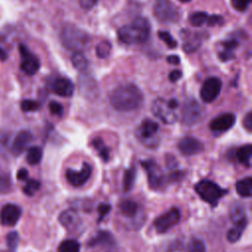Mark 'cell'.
Segmentation results:
<instances>
[{
	"label": "cell",
	"mask_w": 252,
	"mask_h": 252,
	"mask_svg": "<svg viewBox=\"0 0 252 252\" xmlns=\"http://www.w3.org/2000/svg\"><path fill=\"white\" fill-rule=\"evenodd\" d=\"M0 59H1L2 61L7 59V53H6L2 48H0Z\"/></svg>",
	"instance_id": "52"
},
{
	"label": "cell",
	"mask_w": 252,
	"mask_h": 252,
	"mask_svg": "<svg viewBox=\"0 0 252 252\" xmlns=\"http://www.w3.org/2000/svg\"><path fill=\"white\" fill-rule=\"evenodd\" d=\"M230 219L233 224L237 223H247V217L245 213V209L240 203H235L230 209Z\"/></svg>",
	"instance_id": "24"
},
{
	"label": "cell",
	"mask_w": 252,
	"mask_h": 252,
	"mask_svg": "<svg viewBox=\"0 0 252 252\" xmlns=\"http://www.w3.org/2000/svg\"><path fill=\"white\" fill-rule=\"evenodd\" d=\"M235 121H236V117L234 113H231V112L222 113L215 117L210 122V129L214 134L220 135L228 131L234 125Z\"/></svg>",
	"instance_id": "14"
},
{
	"label": "cell",
	"mask_w": 252,
	"mask_h": 252,
	"mask_svg": "<svg viewBox=\"0 0 252 252\" xmlns=\"http://www.w3.org/2000/svg\"><path fill=\"white\" fill-rule=\"evenodd\" d=\"M12 185L10 178L7 175L0 176V193H7L10 191Z\"/></svg>",
	"instance_id": "42"
},
{
	"label": "cell",
	"mask_w": 252,
	"mask_h": 252,
	"mask_svg": "<svg viewBox=\"0 0 252 252\" xmlns=\"http://www.w3.org/2000/svg\"><path fill=\"white\" fill-rule=\"evenodd\" d=\"M158 35L169 48H172V49L176 48L177 42H176V40L172 37V35L168 32H166V31H159L158 32Z\"/></svg>",
	"instance_id": "37"
},
{
	"label": "cell",
	"mask_w": 252,
	"mask_h": 252,
	"mask_svg": "<svg viewBox=\"0 0 252 252\" xmlns=\"http://www.w3.org/2000/svg\"><path fill=\"white\" fill-rule=\"evenodd\" d=\"M71 62L73 66L79 71H85L88 68L89 62L87 57L82 51H75L71 56Z\"/></svg>",
	"instance_id": "28"
},
{
	"label": "cell",
	"mask_w": 252,
	"mask_h": 252,
	"mask_svg": "<svg viewBox=\"0 0 252 252\" xmlns=\"http://www.w3.org/2000/svg\"><path fill=\"white\" fill-rule=\"evenodd\" d=\"M40 104L32 99H25L21 102V108L25 112H30V111H35L39 109Z\"/></svg>",
	"instance_id": "39"
},
{
	"label": "cell",
	"mask_w": 252,
	"mask_h": 252,
	"mask_svg": "<svg viewBox=\"0 0 252 252\" xmlns=\"http://www.w3.org/2000/svg\"><path fill=\"white\" fill-rule=\"evenodd\" d=\"M51 89L52 92L59 96L70 97L74 94L75 86L70 79L65 77H58L53 81Z\"/></svg>",
	"instance_id": "18"
},
{
	"label": "cell",
	"mask_w": 252,
	"mask_h": 252,
	"mask_svg": "<svg viewBox=\"0 0 252 252\" xmlns=\"http://www.w3.org/2000/svg\"><path fill=\"white\" fill-rule=\"evenodd\" d=\"M166 61L170 64H173V65H178L180 63V58L178 55H175V54H172V55H169L167 56L166 58Z\"/></svg>",
	"instance_id": "50"
},
{
	"label": "cell",
	"mask_w": 252,
	"mask_h": 252,
	"mask_svg": "<svg viewBox=\"0 0 252 252\" xmlns=\"http://www.w3.org/2000/svg\"><path fill=\"white\" fill-rule=\"evenodd\" d=\"M186 247L189 252H206V245L204 241L198 237H192Z\"/></svg>",
	"instance_id": "35"
},
{
	"label": "cell",
	"mask_w": 252,
	"mask_h": 252,
	"mask_svg": "<svg viewBox=\"0 0 252 252\" xmlns=\"http://www.w3.org/2000/svg\"><path fill=\"white\" fill-rule=\"evenodd\" d=\"M113 243V238L111 234L107 231H98L90 241V246H97V245H107L110 246Z\"/></svg>",
	"instance_id": "26"
},
{
	"label": "cell",
	"mask_w": 252,
	"mask_h": 252,
	"mask_svg": "<svg viewBox=\"0 0 252 252\" xmlns=\"http://www.w3.org/2000/svg\"><path fill=\"white\" fill-rule=\"evenodd\" d=\"M141 164L147 172L149 186L156 190L162 188L165 184V176L160 166L154 159L142 160Z\"/></svg>",
	"instance_id": "7"
},
{
	"label": "cell",
	"mask_w": 252,
	"mask_h": 252,
	"mask_svg": "<svg viewBox=\"0 0 252 252\" xmlns=\"http://www.w3.org/2000/svg\"><path fill=\"white\" fill-rule=\"evenodd\" d=\"M221 81L217 77H210L206 79L200 90V96L205 102L214 101L221 91Z\"/></svg>",
	"instance_id": "12"
},
{
	"label": "cell",
	"mask_w": 252,
	"mask_h": 252,
	"mask_svg": "<svg viewBox=\"0 0 252 252\" xmlns=\"http://www.w3.org/2000/svg\"><path fill=\"white\" fill-rule=\"evenodd\" d=\"M110 104L118 111H133L141 107L144 95L134 84H122L114 88L109 94Z\"/></svg>",
	"instance_id": "1"
},
{
	"label": "cell",
	"mask_w": 252,
	"mask_h": 252,
	"mask_svg": "<svg viewBox=\"0 0 252 252\" xmlns=\"http://www.w3.org/2000/svg\"><path fill=\"white\" fill-rule=\"evenodd\" d=\"M182 77V72L180 70H173L169 73V81L172 83L177 82Z\"/></svg>",
	"instance_id": "49"
},
{
	"label": "cell",
	"mask_w": 252,
	"mask_h": 252,
	"mask_svg": "<svg viewBox=\"0 0 252 252\" xmlns=\"http://www.w3.org/2000/svg\"><path fill=\"white\" fill-rule=\"evenodd\" d=\"M180 2H182V3H187V2H190L191 0H179Z\"/></svg>",
	"instance_id": "53"
},
{
	"label": "cell",
	"mask_w": 252,
	"mask_h": 252,
	"mask_svg": "<svg viewBox=\"0 0 252 252\" xmlns=\"http://www.w3.org/2000/svg\"><path fill=\"white\" fill-rule=\"evenodd\" d=\"M180 210L173 207L164 212L162 215L158 216L154 221V226L158 233H164L167 232L172 226L176 225L180 221Z\"/></svg>",
	"instance_id": "10"
},
{
	"label": "cell",
	"mask_w": 252,
	"mask_h": 252,
	"mask_svg": "<svg viewBox=\"0 0 252 252\" xmlns=\"http://www.w3.org/2000/svg\"><path fill=\"white\" fill-rule=\"evenodd\" d=\"M92 175V166L88 162H84L80 170L68 168L66 170V179L74 187L84 185Z\"/></svg>",
	"instance_id": "13"
},
{
	"label": "cell",
	"mask_w": 252,
	"mask_h": 252,
	"mask_svg": "<svg viewBox=\"0 0 252 252\" xmlns=\"http://www.w3.org/2000/svg\"><path fill=\"white\" fill-rule=\"evenodd\" d=\"M59 220L63 226H65L69 230L76 229L80 224V218L74 209H69L64 212L59 217Z\"/></svg>",
	"instance_id": "21"
},
{
	"label": "cell",
	"mask_w": 252,
	"mask_h": 252,
	"mask_svg": "<svg viewBox=\"0 0 252 252\" xmlns=\"http://www.w3.org/2000/svg\"><path fill=\"white\" fill-rule=\"evenodd\" d=\"M238 46V42L234 38H229L221 42V49L219 51V58L220 61L225 62L235 57L234 50Z\"/></svg>",
	"instance_id": "22"
},
{
	"label": "cell",
	"mask_w": 252,
	"mask_h": 252,
	"mask_svg": "<svg viewBox=\"0 0 252 252\" xmlns=\"http://www.w3.org/2000/svg\"><path fill=\"white\" fill-rule=\"evenodd\" d=\"M110 49H111V44L107 40H103V41L99 42L95 47L96 55L99 58H105L109 55Z\"/></svg>",
	"instance_id": "36"
},
{
	"label": "cell",
	"mask_w": 252,
	"mask_h": 252,
	"mask_svg": "<svg viewBox=\"0 0 252 252\" xmlns=\"http://www.w3.org/2000/svg\"><path fill=\"white\" fill-rule=\"evenodd\" d=\"M92 144H93V147L98 153L101 159H103L104 161H107L109 159V149L105 146L103 140L100 139L99 137H96L93 140Z\"/></svg>",
	"instance_id": "30"
},
{
	"label": "cell",
	"mask_w": 252,
	"mask_h": 252,
	"mask_svg": "<svg viewBox=\"0 0 252 252\" xmlns=\"http://www.w3.org/2000/svg\"><path fill=\"white\" fill-rule=\"evenodd\" d=\"M19 50L22 57V61L20 64L21 70L29 76L34 75L40 67V62L38 58L25 44H20Z\"/></svg>",
	"instance_id": "11"
},
{
	"label": "cell",
	"mask_w": 252,
	"mask_h": 252,
	"mask_svg": "<svg viewBox=\"0 0 252 252\" xmlns=\"http://www.w3.org/2000/svg\"><path fill=\"white\" fill-rule=\"evenodd\" d=\"M80 243L75 239H65L58 247V252H80Z\"/></svg>",
	"instance_id": "33"
},
{
	"label": "cell",
	"mask_w": 252,
	"mask_h": 252,
	"mask_svg": "<svg viewBox=\"0 0 252 252\" xmlns=\"http://www.w3.org/2000/svg\"><path fill=\"white\" fill-rule=\"evenodd\" d=\"M6 240H7V244L9 246V248L16 249L18 244H19V234H18V232L11 231L10 233H8Z\"/></svg>",
	"instance_id": "40"
},
{
	"label": "cell",
	"mask_w": 252,
	"mask_h": 252,
	"mask_svg": "<svg viewBox=\"0 0 252 252\" xmlns=\"http://www.w3.org/2000/svg\"><path fill=\"white\" fill-rule=\"evenodd\" d=\"M32 140V135L28 130L20 131L16 137L14 138L12 144V151L15 155H21L29 146L31 141Z\"/></svg>",
	"instance_id": "20"
},
{
	"label": "cell",
	"mask_w": 252,
	"mask_h": 252,
	"mask_svg": "<svg viewBox=\"0 0 252 252\" xmlns=\"http://www.w3.org/2000/svg\"><path fill=\"white\" fill-rule=\"evenodd\" d=\"M152 111L156 117L165 124H173L178 119L175 109L171 108L168 101L163 98H156L152 103Z\"/></svg>",
	"instance_id": "8"
},
{
	"label": "cell",
	"mask_w": 252,
	"mask_h": 252,
	"mask_svg": "<svg viewBox=\"0 0 252 252\" xmlns=\"http://www.w3.org/2000/svg\"><path fill=\"white\" fill-rule=\"evenodd\" d=\"M42 158V150L41 148L34 146V147H31L28 150V154H27V161L31 164V165H35L37 163L40 162Z\"/></svg>",
	"instance_id": "31"
},
{
	"label": "cell",
	"mask_w": 252,
	"mask_h": 252,
	"mask_svg": "<svg viewBox=\"0 0 252 252\" xmlns=\"http://www.w3.org/2000/svg\"><path fill=\"white\" fill-rule=\"evenodd\" d=\"M250 2H251V0H230L232 7L239 12L246 11Z\"/></svg>",
	"instance_id": "41"
},
{
	"label": "cell",
	"mask_w": 252,
	"mask_h": 252,
	"mask_svg": "<svg viewBox=\"0 0 252 252\" xmlns=\"http://www.w3.org/2000/svg\"><path fill=\"white\" fill-rule=\"evenodd\" d=\"M97 1L98 0H79L81 7L85 10L92 9L97 3Z\"/></svg>",
	"instance_id": "47"
},
{
	"label": "cell",
	"mask_w": 252,
	"mask_h": 252,
	"mask_svg": "<svg viewBox=\"0 0 252 252\" xmlns=\"http://www.w3.org/2000/svg\"><path fill=\"white\" fill-rule=\"evenodd\" d=\"M60 40L63 46L73 52L82 51L90 43V35L77 26L67 23L60 32Z\"/></svg>",
	"instance_id": "3"
},
{
	"label": "cell",
	"mask_w": 252,
	"mask_h": 252,
	"mask_svg": "<svg viewBox=\"0 0 252 252\" xmlns=\"http://www.w3.org/2000/svg\"><path fill=\"white\" fill-rule=\"evenodd\" d=\"M167 252H189V250L183 243L174 242L169 246V248L167 249Z\"/></svg>",
	"instance_id": "45"
},
{
	"label": "cell",
	"mask_w": 252,
	"mask_h": 252,
	"mask_svg": "<svg viewBox=\"0 0 252 252\" xmlns=\"http://www.w3.org/2000/svg\"><path fill=\"white\" fill-rule=\"evenodd\" d=\"M120 212L125 218L136 219L140 214V206L134 201L126 200L120 204Z\"/></svg>",
	"instance_id": "23"
},
{
	"label": "cell",
	"mask_w": 252,
	"mask_h": 252,
	"mask_svg": "<svg viewBox=\"0 0 252 252\" xmlns=\"http://www.w3.org/2000/svg\"><path fill=\"white\" fill-rule=\"evenodd\" d=\"M180 36L183 41V49L186 53L196 51L202 44V35L198 32H192L187 30L180 32Z\"/></svg>",
	"instance_id": "19"
},
{
	"label": "cell",
	"mask_w": 252,
	"mask_h": 252,
	"mask_svg": "<svg viewBox=\"0 0 252 252\" xmlns=\"http://www.w3.org/2000/svg\"><path fill=\"white\" fill-rule=\"evenodd\" d=\"M251 154H252V147L250 144H246L237 150L236 157L240 163L249 167L251 163Z\"/></svg>",
	"instance_id": "27"
},
{
	"label": "cell",
	"mask_w": 252,
	"mask_h": 252,
	"mask_svg": "<svg viewBox=\"0 0 252 252\" xmlns=\"http://www.w3.org/2000/svg\"><path fill=\"white\" fill-rule=\"evenodd\" d=\"M235 189L238 195L244 198H249L252 195V179L251 177H245L238 180L235 183Z\"/></svg>",
	"instance_id": "25"
},
{
	"label": "cell",
	"mask_w": 252,
	"mask_h": 252,
	"mask_svg": "<svg viewBox=\"0 0 252 252\" xmlns=\"http://www.w3.org/2000/svg\"><path fill=\"white\" fill-rule=\"evenodd\" d=\"M196 193L202 200L212 206H216L219 201L227 193V190L221 188L216 182L211 180H201L195 185Z\"/></svg>",
	"instance_id": "4"
},
{
	"label": "cell",
	"mask_w": 252,
	"mask_h": 252,
	"mask_svg": "<svg viewBox=\"0 0 252 252\" xmlns=\"http://www.w3.org/2000/svg\"><path fill=\"white\" fill-rule=\"evenodd\" d=\"M28 176H29V172L26 168H21L17 173V178L19 180H27Z\"/></svg>",
	"instance_id": "51"
},
{
	"label": "cell",
	"mask_w": 252,
	"mask_h": 252,
	"mask_svg": "<svg viewBox=\"0 0 252 252\" xmlns=\"http://www.w3.org/2000/svg\"><path fill=\"white\" fill-rule=\"evenodd\" d=\"M111 207L108 204H99L98 208H97V212H98V221H101L104 217L108 214V212L110 211Z\"/></svg>",
	"instance_id": "44"
},
{
	"label": "cell",
	"mask_w": 252,
	"mask_h": 252,
	"mask_svg": "<svg viewBox=\"0 0 252 252\" xmlns=\"http://www.w3.org/2000/svg\"><path fill=\"white\" fill-rule=\"evenodd\" d=\"M22 214V210L19 206L14 204H7L0 211V221L3 225L13 226L15 225Z\"/></svg>",
	"instance_id": "15"
},
{
	"label": "cell",
	"mask_w": 252,
	"mask_h": 252,
	"mask_svg": "<svg viewBox=\"0 0 252 252\" xmlns=\"http://www.w3.org/2000/svg\"><path fill=\"white\" fill-rule=\"evenodd\" d=\"M243 126L245 127V129L248 132H250L252 130V113H251V111H249L245 115V117L243 119Z\"/></svg>",
	"instance_id": "46"
},
{
	"label": "cell",
	"mask_w": 252,
	"mask_h": 252,
	"mask_svg": "<svg viewBox=\"0 0 252 252\" xmlns=\"http://www.w3.org/2000/svg\"><path fill=\"white\" fill-rule=\"evenodd\" d=\"M136 177V168L134 166L128 168L124 172L123 176V189L125 192H128L132 189Z\"/></svg>",
	"instance_id": "32"
},
{
	"label": "cell",
	"mask_w": 252,
	"mask_h": 252,
	"mask_svg": "<svg viewBox=\"0 0 252 252\" xmlns=\"http://www.w3.org/2000/svg\"><path fill=\"white\" fill-rule=\"evenodd\" d=\"M204 115V109L199 104V102L194 98H187L184 102L181 122L183 125L192 126L198 123Z\"/></svg>",
	"instance_id": "6"
},
{
	"label": "cell",
	"mask_w": 252,
	"mask_h": 252,
	"mask_svg": "<svg viewBox=\"0 0 252 252\" xmlns=\"http://www.w3.org/2000/svg\"><path fill=\"white\" fill-rule=\"evenodd\" d=\"M209 20V15L204 11L194 12L189 16V22L194 27H201Z\"/></svg>",
	"instance_id": "34"
},
{
	"label": "cell",
	"mask_w": 252,
	"mask_h": 252,
	"mask_svg": "<svg viewBox=\"0 0 252 252\" xmlns=\"http://www.w3.org/2000/svg\"><path fill=\"white\" fill-rule=\"evenodd\" d=\"M48 106H49V110L52 114L57 115V116H62L64 109H63V106H62L61 103L53 100V101L49 102Z\"/></svg>",
	"instance_id": "43"
},
{
	"label": "cell",
	"mask_w": 252,
	"mask_h": 252,
	"mask_svg": "<svg viewBox=\"0 0 252 252\" xmlns=\"http://www.w3.org/2000/svg\"><path fill=\"white\" fill-rule=\"evenodd\" d=\"M158 131V125L157 122L151 119H145L138 127L136 136L141 141V143L147 147H153L158 144V139L156 137Z\"/></svg>",
	"instance_id": "9"
},
{
	"label": "cell",
	"mask_w": 252,
	"mask_h": 252,
	"mask_svg": "<svg viewBox=\"0 0 252 252\" xmlns=\"http://www.w3.org/2000/svg\"><path fill=\"white\" fill-rule=\"evenodd\" d=\"M178 150L184 156H194L204 150L203 144L194 137H184L178 142Z\"/></svg>",
	"instance_id": "16"
},
{
	"label": "cell",
	"mask_w": 252,
	"mask_h": 252,
	"mask_svg": "<svg viewBox=\"0 0 252 252\" xmlns=\"http://www.w3.org/2000/svg\"><path fill=\"white\" fill-rule=\"evenodd\" d=\"M222 22V17L220 15H212L209 16V20H208V25L209 26H215L217 24H220Z\"/></svg>",
	"instance_id": "48"
},
{
	"label": "cell",
	"mask_w": 252,
	"mask_h": 252,
	"mask_svg": "<svg viewBox=\"0 0 252 252\" xmlns=\"http://www.w3.org/2000/svg\"><path fill=\"white\" fill-rule=\"evenodd\" d=\"M151 32V26L145 17H136L130 24L122 26L118 32L120 41L127 44H138L148 40Z\"/></svg>",
	"instance_id": "2"
},
{
	"label": "cell",
	"mask_w": 252,
	"mask_h": 252,
	"mask_svg": "<svg viewBox=\"0 0 252 252\" xmlns=\"http://www.w3.org/2000/svg\"><path fill=\"white\" fill-rule=\"evenodd\" d=\"M39 187H40L39 181L35 179H30L24 187V192L29 196H32L39 189Z\"/></svg>",
	"instance_id": "38"
},
{
	"label": "cell",
	"mask_w": 252,
	"mask_h": 252,
	"mask_svg": "<svg viewBox=\"0 0 252 252\" xmlns=\"http://www.w3.org/2000/svg\"><path fill=\"white\" fill-rule=\"evenodd\" d=\"M81 94L88 99H95L98 94V87L94 79L89 75H82L79 79Z\"/></svg>",
	"instance_id": "17"
},
{
	"label": "cell",
	"mask_w": 252,
	"mask_h": 252,
	"mask_svg": "<svg viewBox=\"0 0 252 252\" xmlns=\"http://www.w3.org/2000/svg\"><path fill=\"white\" fill-rule=\"evenodd\" d=\"M247 223H237V224H233V226L227 231L226 233V238L229 242L233 243L236 242L240 239L243 231L245 230Z\"/></svg>",
	"instance_id": "29"
},
{
	"label": "cell",
	"mask_w": 252,
	"mask_h": 252,
	"mask_svg": "<svg viewBox=\"0 0 252 252\" xmlns=\"http://www.w3.org/2000/svg\"><path fill=\"white\" fill-rule=\"evenodd\" d=\"M155 18L160 23H176L180 17L178 8L170 0H156L153 8Z\"/></svg>",
	"instance_id": "5"
}]
</instances>
